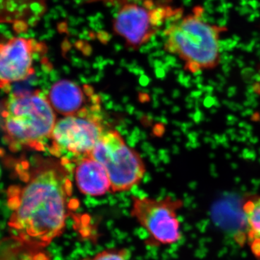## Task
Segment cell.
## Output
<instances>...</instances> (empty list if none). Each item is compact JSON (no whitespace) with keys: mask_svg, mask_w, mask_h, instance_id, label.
Wrapping results in <instances>:
<instances>
[{"mask_svg":"<svg viewBox=\"0 0 260 260\" xmlns=\"http://www.w3.org/2000/svg\"><path fill=\"white\" fill-rule=\"evenodd\" d=\"M66 164L47 159L28 172H20L24 184L10 186L8 225L23 245L44 249L64 232L73 186Z\"/></svg>","mask_w":260,"mask_h":260,"instance_id":"1","label":"cell"},{"mask_svg":"<svg viewBox=\"0 0 260 260\" xmlns=\"http://www.w3.org/2000/svg\"><path fill=\"white\" fill-rule=\"evenodd\" d=\"M225 28L208 23L203 9L177 19L164 32V48L177 56L190 74L216 69L221 61L220 39Z\"/></svg>","mask_w":260,"mask_h":260,"instance_id":"2","label":"cell"},{"mask_svg":"<svg viewBox=\"0 0 260 260\" xmlns=\"http://www.w3.org/2000/svg\"><path fill=\"white\" fill-rule=\"evenodd\" d=\"M5 140L13 150H44L55 125V111L40 91L14 93L2 111Z\"/></svg>","mask_w":260,"mask_h":260,"instance_id":"3","label":"cell"},{"mask_svg":"<svg viewBox=\"0 0 260 260\" xmlns=\"http://www.w3.org/2000/svg\"><path fill=\"white\" fill-rule=\"evenodd\" d=\"M90 156L107 171L112 192L129 190L144 177L145 166L140 154L129 148L116 130L104 133Z\"/></svg>","mask_w":260,"mask_h":260,"instance_id":"4","label":"cell"},{"mask_svg":"<svg viewBox=\"0 0 260 260\" xmlns=\"http://www.w3.org/2000/svg\"><path fill=\"white\" fill-rule=\"evenodd\" d=\"M107 131L101 114L64 116L56 120L49 151L65 164L90 156Z\"/></svg>","mask_w":260,"mask_h":260,"instance_id":"5","label":"cell"},{"mask_svg":"<svg viewBox=\"0 0 260 260\" xmlns=\"http://www.w3.org/2000/svg\"><path fill=\"white\" fill-rule=\"evenodd\" d=\"M153 0L128 2L119 10L113 20V30L132 49L147 44L168 20L179 12Z\"/></svg>","mask_w":260,"mask_h":260,"instance_id":"6","label":"cell"},{"mask_svg":"<svg viewBox=\"0 0 260 260\" xmlns=\"http://www.w3.org/2000/svg\"><path fill=\"white\" fill-rule=\"evenodd\" d=\"M182 205L181 200L171 197L162 200L133 198L131 215L148 232L150 242L155 245H169L181 238L177 214Z\"/></svg>","mask_w":260,"mask_h":260,"instance_id":"7","label":"cell"},{"mask_svg":"<svg viewBox=\"0 0 260 260\" xmlns=\"http://www.w3.org/2000/svg\"><path fill=\"white\" fill-rule=\"evenodd\" d=\"M46 46L36 39L13 37L0 42V89L23 81L35 74L36 57L46 52Z\"/></svg>","mask_w":260,"mask_h":260,"instance_id":"8","label":"cell"},{"mask_svg":"<svg viewBox=\"0 0 260 260\" xmlns=\"http://www.w3.org/2000/svg\"><path fill=\"white\" fill-rule=\"evenodd\" d=\"M47 97L55 112L64 116L101 114L100 98L90 85L59 80L51 87Z\"/></svg>","mask_w":260,"mask_h":260,"instance_id":"9","label":"cell"},{"mask_svg":"<svg viewBox=\"0 0 260 260\" xmlns=\"http://www.w3.org/2000/svg\"><path fill=\"white\" fill-rule=\"evenodd\" d=\"M74 174L77 186L83 194L101 197L111 191L107 171L92 157H84L77 160Z\"/></svg>","mask_w":260,"mask_h":260,"instance_id":"10","label":"cell"},{"mask_svg":"<svg viewBox=\"0 0 260 260\" xmlns=\"http://www.w3.org/2000/svg\"><path fill=\"white\" fill-rule=\"evenodd\" d=\"M242 210L248 239L251 242H260V194L246 197Z\"/></svg>","mask_w":260,"mask_h":260,"instance_id":"11","label":"cell"},{"mask_svg":"<svg viewBox=\"0 0 260 260\" xmlns=\"http://www.w3.org/2000/svg\"><path fill=\"white\" fill-rule=\"evenodd\" d=\"M90 260H126L125 255L121 251L112 250L103 251L93 256Z\"/></svg>","mask_w":260,"mask_h":260,"instance_id":"12","label":"cell"},{"mask_svg":"<svg viewBox=\"0 0 260 260\" xmlns=\"http://www.w3.org/2000/svg\"><path fill=\"white\" fill-rule=\"evenodd\" d=\"M254 93L260 97V65L252 85Z\"/></svg>","mask_w":260,"mask_h":260,"instance_id":"13","label":"cell"},{"mask_svg":"<svg viewBox=\"0 0 260 260\" xmlns=\"http://www.w3.org/2000/svg\"><path fill=\"white\" fill-rule=\"evenodd\" d=\"M1 175H2V169H1V167H0V177H1Z\"/></svg>","mask_w":260,"mask_h":260,"instance_id":"14","label":"cell"}]
</instances>
